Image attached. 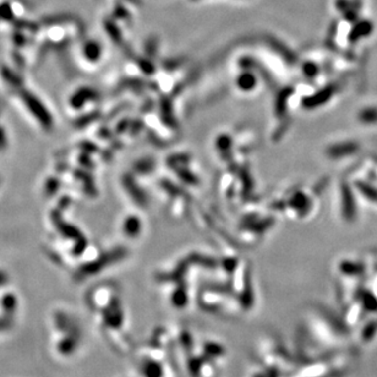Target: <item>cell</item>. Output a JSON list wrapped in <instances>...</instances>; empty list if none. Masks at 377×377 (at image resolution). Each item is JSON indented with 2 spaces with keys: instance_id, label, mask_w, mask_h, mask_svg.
Listing matches in <instances>:
<instances>
[{
  "instance_id": "obj_1",
  "label": "cell",
  "mask_w": 377,
  "mask_h": 377,
  "mask_svg": "<svg viewBox=\"0 0 377 377\" xmlns=\"http://www.w3.org/2000/svg\"><path fill=\"white\" fill-rule=\"evenodd\" d=\"M21 96H22L23 102H25V104L27 105L30 112L34 114V117L41 121L42 124H44V125H49V121H51V119H49L48 113H47L46 108L39 103L38 99H37L33 94L28 93V92H22Z\"/></svg>"
},
{
  "instance_id": "obj_2",
  "label": "cell",
  "mask_w": 377,
  "mask_h": 377,
  "mask_svg": "<svg viewBox=\"0 0 377 377\" xmlns=\"http://www.w3.org/2000/svg\"><path fill=\"white\" fill-rule=\"evenodd\" d=\"M12 17V11L9 4L0 5V20H10Z\"/></svg>"
},
{
  "instance_id": "obj_3",
  "label": "cell",
  "mask_w": 377,
  "mask_h": 377,
  "mask_svg": "<svg viewBox=\"0 0 377 377\" xmlns=\"http://www.w3.org/2000/svg\"><path fill=\"white\" fill-rule=\"evenodd\" d=\"M1 74L5 76V77H6L7 82L12 83V85H17V83L20 82V80L17 78V76L15 75V74H11V71H10L9 69L4 68V71H1Z\"/></svg>"
},
{
  "instance_id": "obj_4",
  "label": "cell",
  "mask_w": 377,
  "mask_h": 377,
  "mask_svg": "<svg viewBox=\"0 0 377 377\" xmlns=\"http://www.w3.org/2000/svg\"><path fill=\"white\" fill-rule=\"evenodd\" d=\"M7 145V137H6V134H5V130L2 128H0V151H2V150L6 147Z\"/></svg>"
}]
</instances>
